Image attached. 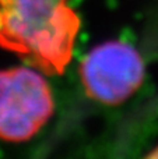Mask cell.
Listing matches in <instances>:
<instances>
[{"label": "cell", "mask_w": 158, "mask_h": 159, "mask_svg": "<svg viewBox=\"0 0 158 159\" xmlns=\"http://www.w3.org/2000/svg\"><path fill=\"white\" fill-rule=\"evenodd\" d=\"M80 28L69 0H0V48L45 75L66 71Z\"/></svg>", "instance_id": "1"}, {"label": "cell", "mask_w": 158, "mask_h": 159, "mask_svg": "<svg viewBox=\"0 0 158 159\" xmlns=\"http://www.w3.org/2000/svg\"><path fill=\"white\" fill-rule=\"evenodd\" d=\"M53 110V93L42 71L32 66L0 70V140H31L48 123Z\"/></svg>", "instance_id": "2"}, {"label": "cell", "mask_w": 158, "mask_h": 159, "mask_svg": "<svg viewBox=\"0 0 158 159\" xmlns=\"http://www.w3.org/2000/svg\"><path fill=\"white\" fill-rule=\"evenodd\" d=\"M86 93L104 105H120L133 96L146 77L143 56L132 43L106 41L94 46L78 66Z\"/></svg>", "instance_id": "3"}, {"label": "cell", "mask_w": 158, "mask_h": 159, "mask_svg": "<svg viewBox=\"0 0 158 159\" xmlns=\"http://www.w3.org/2000/svg\"><path fill=\"white\" fill-rule=\"evenodd\" d=\"M144 159H158V145H157L156 148H154L153 151H151L150 154H148Z\"/></svg>", "instance_id": "4"}]
</instances>
